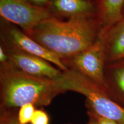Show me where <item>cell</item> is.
Wrapping results in <instances>:
<instances>
[{
  "mask_svg": "<svg viewBox=\"0 0 124 124\" xmlns=\"http://www.w3.org/2000/svg\"><path fill=\"white\" fill-rule=\"evenodd\" d=\"M5 49L8 54L12 66L25 73L55 80L58 79L63 73L59 69L53 66L50 62L44 59L20 51L5 48Z\"/></svg>",
  "mask_w": 124,
  "mask_h": 124,
  "instance_id": "7",
  "label": "cell"
},
{
  "mask_svg": "<svg viewBox=\"0 0 124 124\" xmlns=\"http://www.w3.org/2000/svg\"><path fill=\"white\" fill-rule=\"evenodd\" d=\"M104 46L107 63L123 59L124 56V17L101 36Z\"/></svg>",
  "mask_w": 124,
  "mask_h": 124,
  "instance_id": "9",
  "label": "cell"
},
{
  "mask_svg": "<svg viewBox=\"0 0 124 124\" xmlns=\"http://www.w3.org/2000/svg\"><path fill=\"white\" fill-rule=\"evenodd\" d=\"M49 119L44 111L40 109L35 110L31 120V124H49Z\"/></svg>",
  "mask_w": 124,
  "mask_h": 124,
  "instance_id": "13",
  "label": "cell"
},
{
  "mask_svg": "<svg viewBox=\"0 0 124 124\" xmlns=\"http://www.w3.org/2000/svg\"><path fill=\"white\" fill-rule=\"evenodd\" d=\"M87 108V114H91V116H93V117L95 118L98 122V124H120L114 120L101 117V116L98 115L90 108Z\"/></svg>",
  "mask_w": 124,
  "mask_h": 124,
  "instance_id": "15",
  "label": "cell"
},
{
  "mask_svg": "<svg viewBox=\"0 0 124 124\" xmlns=\"http://www.w3.org/2000/svg\"><path fill=\"white\" fill-rule=\"evenodd\" d=\"M101 33L97 17L63 20L53 17L25 33L63 60L89 48L101 38Z\"/></svg>",
  "mask_w": 124,
  "mask_h": 124,
  "instance_id": "1",
  "label": "cell"
},
{
  "mask_svg": "<svg viewBox=\"0 0 124 124\" xmlns=\"http://www.w3.org/2000/svg\"><path fill=\"white\" fill-rule=\"evenodd\" d=\"M2 20L1 27V44L5 48L44 59L62 71L69 70L60 57L31 38L17 26Z\"/></svg>",
  "mask_w": 124,
  "mask_h": 124,
  "instance_id": "4",
  "label": "cell"
},
{
  "mask_svg": "<svg viewBox=\"0 0 124 124\" xmlns=\"http://www.w3.org/2000/svg\"><path fill=\"white\" fill-rule=\"evenodd\" d=\"M35 105L32 103L20 107L18 113V118L21 124H28L31 122L35 111Z\"/></svg>",
  "mask_w": 124,
  "mask_h": 124,
  "instance_id": "12",
  "label": "cell"
},
{
  "mask_svg": "<svg viewBox=\"0 0 124 124\" xmlns=\"http://www.w3.org/2000/svg\"><path fill=\"white\" fill-rule=\"evenodd\" d=\"M48 9L59 18L97 17V0H52Z\"/></svg>",
  "mask_w": 124,
  "mask_h": 124,
  "instance_id": "8",
  "label": "cell"
},
{
  "mask_svg": "<svg viewBox=\"0 0 124 124\" xmlns=\"http://www.w3.org/2000/svg\"><path fill=\"white\" fill-rule=\"evenodd\" d=\"M105 78L109 94L124 107V59L107 63Z\"/></svg>",
  "mask_w": 124,
  "mask_h": 124,
  "instance_id": "10",
  "label": "cell"
},
{
  "mask_svg": "<svg viewBox=\"0 0 124 124\" xmlns=\"http://www.w3.org/2000/svg\"><path fill=\"white\" fill-rule=\"evenodd\" d=\"M123 59H124V58H123Z\"/></svg>",
  "mask_w": 124,
  "mask_h": 124,
  "instance_id": "20",
  "label": "cell"
},
{
  "mask_svg": "<svg viewBox=\"0 0 124 124\" xmlns=\"http://www.w3.org/2000/svg\"><path fill=\"white\" fill-rule=\"evenodd\" d=\"M0 15L2 20L18 26L25 33L55 17L48 9L36 7L25 0H0Z\"/></svg>",
  "mask_w": 124,
  "mask_h": 124,
  "instance_id": "6",
  "label": "cell"
},
{
  "mask_svg": "<svg viewBox=\"0 0 124 124\" xmlns=\"http://www.w3.org/2000/svg\"><path fill=\"white\" fill-rule=\"evenodd\" d=\"M56 81L64 92L74 91L84 95L87 108L98 116L124 124V107L104 87L71 69L63 71Z\"/></svg>",
  "mask_w": 124,
  "mask_h": 124,
  "instance_id": "3",
  "label": "cell"
},
{
  "mask_svg": "<svg viewBox=\"0 0 124 124\" xmlns=\"http://www.w3.org/2000/svg\"><path fill=\"white\" fill-rule=\"evenodd\" d=\"M63 62L69 69L79 72L108 90L105 78L106 55L101 38L85 50Z\"/></svg>",
  "mask_w": 124,
  "mask_h": 124,
  "instance_id": "5",
  "label": "cell"
},
{
  "mask_svg": "<svg viewBox=\"0 0 124 124\" xmlns=\"http://www.w3.org/2000/svg\"><path fill=\"white\" fill-rule=\"evenodd\" d=\"M0 64L1 66H6L11 64L7 51L1 44L0 46Z\"/></svg>",
  "mask_w": 124,
  "mask_h": 124,
  "instance_id": "16",
  "label": "cell"
},
{
  "mask_svg": "<svg viewBox=\"0 0 124 124\" xmlns=\"http://www.w3.org/2000/svg\"><path fill=\"white\" fill-rule=\"evenodd\" d=\"M88 115H89L90 117V120H89V122L87 123V124H98V122L95 118L93 117V116H91V114H88Z\"/></svg>",
  "mask_w": 124,
  "mask_h": 124,
  "instance_id": "18",
  "label": "cell"
},
{
  "mask_svg": "<svg viewBox=\"0 0 124 124\" xmlns=\"http://www.w3.org/2000/svg\"><path fill=\"white\" fill-rule=\"evenodd\" d=\"M25 1L36 7L48 9L52 0H25Z\"/></svg>",
  "mask_w": 124,
  "mask_h": 124,
  "instance_id": "17",
  "label": "cell"
},
{
  "mask_svg": "<svg viewBox=\"0 0 124 124\" xmlns=\"http://www.w3.org/2000/svg\"><path fill=\"white\" fill-rule=\"evenodd\" d=\"M122 16L123 17H124V7H123V9H122Z\"/></svg>",
  "mask_w": 124,
  "mask_h": 124,
  "instance_id": "19",
  "label": "cell"
},
{
  "mask_svg": "<svg viewBox=\"0 0 124 124\" xmlns=\"http://www.w3.org/2000/svg\"><path fill=\"white\" fill-rule=\"evenodd\" d=\"M97 1L98 7V19L102 28V35L107 29L123 17L122 12L124 0Z\"/></svg>",
  "mask_w": 124,
  "mask_h": 124,
  "instance_id": "11",
  "label": "cell"
},
{
  "mask_svg": "<svg viewBox=\"0 0 124 124\" xmlns=\"http://www.w3.org/2000/svg\"><path fill=\"white\" fill-rule=\"evenodd\" d=\"M1 124H21L18 118V114H13L7 110H3L1 114Z\"/></svg>",
  "mask_w": 124,
  "mask_h": 124,
  "instance_id": "14",
  "label": "cell"
},
{
  "mask_svg": "<svg viewBox=\"0 0 124 124\" xmlns=\"http://www.w3.org/2000/svg\"><path fill=\"white\" fill-rule=\"evenodd\" d=\"M0 89L3 110L20 108L29 103L48 106L57 95L64 93L56 80L29 75L12 64L1 66Z\"/></svg>",
  "mask_w": 124,
  "mask_h": 124,
  "instance_id": "2",
  "label": "cell"
}]
</instances>
